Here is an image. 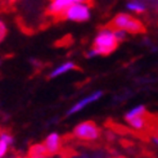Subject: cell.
Returning a JSON list of instances; mask_svg holds the SVG:
<instances>
[{"instance_id": "cell-1", "label": "cell", "mask_w": 158, "mask_h": 158, "mask_svg": "<svg viewBox=\"0 0 158 158\" xmlns=\"http://www.w3.org/2000/svg\"><path fill=\"white\" fill-rule=\"evenodd\" d=\"M118 40L114 36L113 27H103L98 31L93 40V48L98 52L99 55L112 54L118 46Z\"/></svg>"}, {"instance_id": "cell-2", "label": "cell", "mask_w": 158, "mask_h": 158, "mask_svg": "<svg viewBox=\"0 0 158 158\" xmlns=\"http://www.w3.org/2000/svg\"><path fill=\"white\" fill-rule=\"evenodd\" d=\"M110 27L121 28L127 34L136 35L144 32V25L139 18L134 17L131 13H118L110 21Z\"/></svg>"}, {"instance_id": "cell-3", "label": "cell", "mask_w": 158, "mask_h": 158, "mask_svg": "<svg viewBox=\"0 0 158 158\" xmlns=\"http://www.w3.org/2000/svg\"><path fill=\"white\" fill-rule=\"evenodd\" d=\"M62 18L69 22L84 23L91 18L90 3H72L63 13Z\"/></svg>"}, {"instance_id": "cell-4", "label": "cell", "mask_w": 158, "mask_h": 158, "mask_svg": "<svg viewBox=\"0 0 158 158\" xmlns=\"http://www.w3.org/2000/svg\"><path fill=\"white\" fill-rule=\"evenodd\" d=\"M72 135L80 141H95L100 136V129L93 121H82L73 127Z\"/></svg>"}, {"instance_id": "cell-5", "label": "cell", "mask_w": 158, "mask_h": 158, "mask_svg": "<svg viewBox=\"0 0 158 158\" xmlns=\"http://www.w3.org/2000/svg\"><path fill=\"white\" fill-rule=\"evenodd\" d=\"M103 95H104L103 90H95V91H93V93L88 94V95L82 97L81 99H78L77 102H75V103L67 109L66 116L69 117V116H73V114H77V113L82 112L84 109H86L88 107H90L91 104H94V103H97V102H99Z\"/></svg>"}, {"instance_id": "cell-6", "label": "cell", "mask_w": 158, "mask_h": 158, "mask_svg": "<svg viewBox=\"0 0 158 158\" xmlns=\"http://www.w3.org/2000/svg\"><path fill=\"white\" fill-rule=\"evenodd\" d=\"M44 145L48 151V156H55L62 151V136L58 132H50L44 140Z\"/></svg>"}, {"instance_id": "cell-7", "label": "cell", "mask_w": 158, "mask_h": 158, "mask_svg": "<svg viewBox=\"0 0 158 158\" xmlns=\"http://www.w3.org/2000/svg\"><path fill=\"white\" fill-rule=\"evenodd\" d=\"M73 3V0H50L48 4V13L53 17H62L64 10Z\"/></svg>"}, {"instance_id": "cell-8", "label": "cell", "mask_w": 158, "mask_h": 158, "mask_svg": "<svg viewBox=\"0 0 158 158\" xmlns=\"http://www.w3.org/2000/svg\"><path fill=\"white\" fill-rule=\"evenodd\" d=\"M77 68L76 63L73 60H66L60 63V64H58L57 67H54L50 73H49V78H58V77H62L67 75L68 72H71V71H75Z\"/></svg>"}, {"instance_id": "cell-9", "label": "cell", "mask_w": 158, "mask_h": 158, "mask_svg": "<svg viewBox=\"0 0 158 158\" xmlns=\"http://www.w3.org/2000/svg\"><path fill=\"white\" fill-rule=\"evenodd\" d=\"M13 143H14V138L12 134L6 131L0 132V158H4L9 153L10 145H13Z\"/></svg>"}, {"instance_id": "cell-10", "label": "cell", "mask_w": 158, "mask_h": 158, "mask_svg": "<svg viewBox=\"0 0 158 158\" xmlns=\"http://www.w3.org/2000/svg\"><path fill=\"white\" fill-rule=\"evenodd\" d=\"M126 123H127L132 130L135 131H143L147 125H148V118H147V114H140V116H134L129 120H125Z\"/></svg>"}, {"instance_id": "cell-11", "label": "cell", "mask_w": 158, "mask_h": 158, "mask_svg": "<svg viewBox=\"0 0 158 158\" xmlns=\"http://www.w3.org/2000/svg\"><path fill=\"white\" fill-rule=\"evenodd\" d=\"M147 3L144 0H129L126 3V9L134 14H141L147 10Z\"/></svg>"}, {"instance_id": "cell-12", "label": "cell", "mask_w": 158, "mask_h": 158, "mask_svg": "<svg viewBox=\"0 0 158 158\" xmlns=\"http://www.w3.org/2000/svg\"><path fill=\"white\" fill-rule=\"evenodd\" d=\"M27 154L31 158H44L48 156V151H46L44 143H35L28 148Z\"/></svg>"}, {"instance_id": "cell-13", "label": "cell", "mask_w": 158, "mask_h": 158, "mask_svg": "<svg viewBox=\"0 0 158 158\" xmlns=\"http://www.w3.org/2000/svg\"><path fill=\"white\" fill-rule=\"evenodd\" d=\"M113 31H114V36H116V39L118 40V43H121V41H123V40H126L127 39V32L126 31H123V30H121V28H113Z\"/></svg>"}, {"instance_id": "cell-14", "label": "cell", "mask_w": 158, "mask_h": 158, "mask_svg": "<svg viewBox=\"0 0 158 158\" xmlns=\"http://www.w3.org/2000/svg\"><path fill=\"white\" fill-rule=\"evenodd\" d=\"M6 35H8V27L5 25V22L0 18V43L6 37Z\"/></svg>"}, {"instance_id": "cell-15", "label": "cell", "mask_w": 158, "mask_h": 158, "mask_svg": "<svg viewBox=\"0 0 158 158\" xmlns=\"http://www.w3.org/2000/svg\"><path fill=\"white\" fill-rule=\"evenodd\" d=\"M85 57L88 58V59H94V58H97V57H99V54H98V52L94 49V48H90L89 50H86V53H85Z\"/></svg>"}, {"instance_id": "cell-16", "label": "cell", "mask_w": 158, "mask_h": 158, "mask_svg": "<svg viewBox=\"0 0 158 158\" xmlns=\"http://www.w3.org/2000/svg\"><path fill=\"white\" fill-rule=\"evenodd\" d=\"M151 140H152V143L158 148V136L156 135V134H153V135H152V138H151Z\"/></svg>"}, {"instance_id": "cell-17", "label": "cell", "mask_w": 158, "mask_h": 158, "mask_svg": "<svg viewBox=\"0 0 158 158\" xmlns=\"http://www.w3.org/2000/svg\"><path fill=\"white\" fill-rule=\"evenodd\" d=\"M73 3H90V0H73Z\"/></svg>"}, {"instance_id": "cell-18", "label": "cell", "mask_w": 158, "mask_h": 158, "mask_svg": "<svg viewBox=\"0 0 158 158\" xmlns=\"http://www.w3.org/2000/svg\"><path fill=\"white\" fill-rule=\"evenodd\" d=\"M154 134H156V135H157V136H158V127H157V130H156V131H154Z\"/></svg>"}, {"instance_id": "cell-19", "label": "cell", "mask_w": 158, "mask_h": 158, "mask_svg": "<svg viewBox=\"0 0 158 158\" xmlns=\"http://www.w3.org/2000/svg\"><path fill=\"white\" fill-rule=\"evenodd\" d=\"M157 9H158V0H157Z\"/></svg>"}, {"instance_id": "cell-20", "label": "cell", "mask_w": 158, "mask_h": 158, "mask_svg": "<svg viewBox=\"0 0 158 158\" xmlns=\"http://www.w3.org/2000/svg\"><path fill=\"white\" fill-rule=\"evenodd\" d=\"M9 2H14V0H9Z\"/></svg>"}, {"instance_id": "cell-21", "label": "cell", "mask_w": 158, "mask_h": 158, "mask_svg": "<svg viewBox=\"0 0 158 158\" xmlns=\"http://www.w3.org/2000/svg\"><path fill=\"white\" fill-rule=\"evenodd\" d=\"M0 64H2V60H0Z\"/></svg>"}]
</instances>
